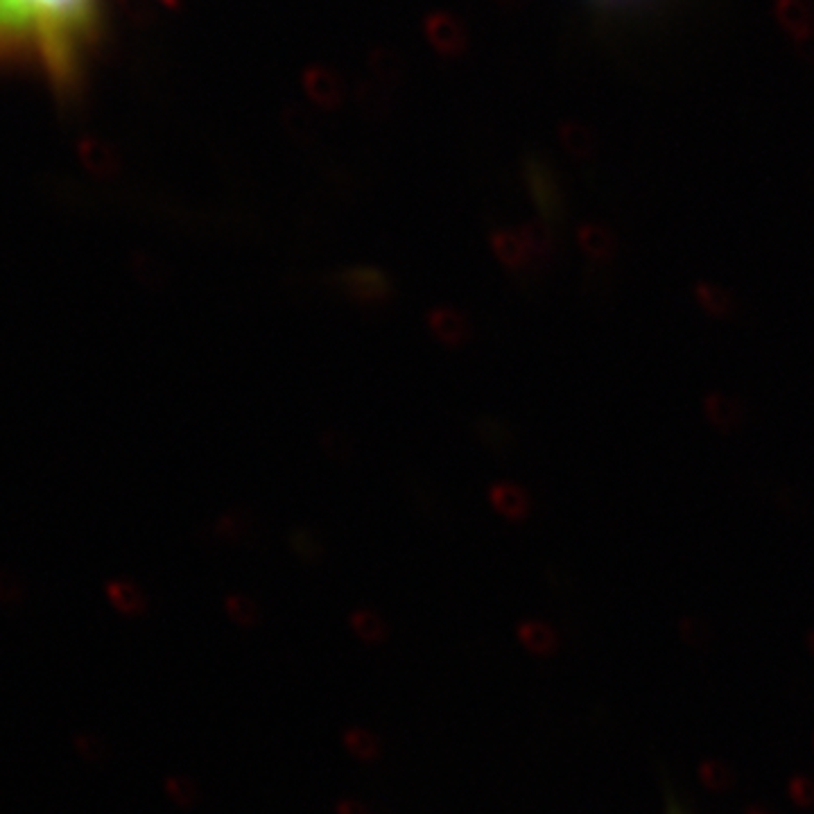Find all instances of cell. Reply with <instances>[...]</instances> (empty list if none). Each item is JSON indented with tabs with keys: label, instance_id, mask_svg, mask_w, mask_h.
<instances>
[{
	"label": "cell",
	"instance_id": "cell-1",
	"mask_svg": "<svg viewBox=\"0 0 814 814\" xmlns=\"http://www.w3.org/2000/svg\"><path fill=\"white\" fill-rule=\"evenodd\" d=\"M95 16L98 0H0V55H32L68 80Z\"/></svg>",
	"mask_w": 814,
	"mask_h": 814
},
{
	"label": "cell",
	"instance_id": "cell-2",
	"mask_svg": "<svg viewBox=\"0 0 814 814\" xmlns=\"http://www.w3.org/2000/svg\"><path fill=\"white\" fill-rule=\"evenodd\" d=\"M335 290L360 308H380L394 297V281L374 265H349L333 276Z\"/></svg>",
	"mask_w": 814,
	"mask_h": 814
},
{
	"label": "cell",
	"instance_id": "cell-3",
	"mask_svg": "<svg viewBox=\"0 0 814 814\" xmlns=\"http://www.w3.org/2000/svg\"><path fill=\"white\" fill-rule=\"evenodd\" d=\"M525 186L541 215V222L552 224L564 218V190L554 170L541 161H527Z\"/></svg>",
	"mask_w": 814,
	"mask_h": 814
},
{
	"label": "cell",
	"instance_id": "cell-4",
	"mask_svg": "<svg viewBox=\"0 0 814 814\" xmlns=\"http://www.w3.org/2000/svg\"><path fill=\"white\" fill-rule=\"evenodd\" d=\"M489 245L493 256L498 258V263L505 267L507 272H530L536 265V254L532 247V240L527 236L525 227L507 229L498 227L489 233Z\"/></svg>",
	"mask_w": 814,
	"mask_h": 814
},
{
	"label": "cell",
	"instance_id": "cell-5",
	"mask_svg": "<svg viewBox=\"0 0 814 814\" xmlns=\"http://www.w3.org/2000/svg\"><path fill=\"white\" fill-rule=\"evenodd\" d=\"M426 326L432 337L448 349H460L471 342V319L460 308L435 306L428 310Z\"/></svg>",
	"mask_w": 814,
	"mask_h": 814
},
{
	"label": "cell",
	"instance_id": "cell-6",
	"mask_svg": "<svg viewBox=\"0 0 814 814\" xmlns=\"http://www.w3.org/2000/svg\"><path fill=\"white\" fill-rule=\"evenodd\" d=\"M579 245H582V249L588 256L602 261V258L611 256L613 240H611V233H606L602 227L586 224V227L579 229Z\"/></svg>",
	"mask_w": 814,
	"mask_h": 814
},
{
	"label": "cell",
	"instance_id": "cell-7",
	"mask_svg": "<svg viewBox=\"0 0 814 814\" xmlns=\"http://www.w3.org/2000/svg\"><path fill=\"white\" fill-rule=\"evenodd\" d=\"M491 498L496 507L505 509V512H523L525 507V491L512 482H498L491 489Z\"/></svg>",
	"mask_w": 814,
	"mask_h": 814
},
{
	"label": "cell",
	"instance_id": "cell-8",
	"mask_svg": "<svg viewBox=\"0 0 814 814\" xmlns=\"http://www.w3.org/2000/svg\"><path fill=\"white\" fill-rule=\"evenodd\" d=\"M21 584L16 582V577L0 573V600L3 602H19L21 600Z\"/></svg>",
	"mask_w": 814,
	"mask_h": 814
}]
</instances>
